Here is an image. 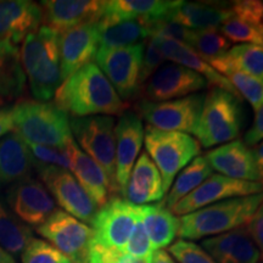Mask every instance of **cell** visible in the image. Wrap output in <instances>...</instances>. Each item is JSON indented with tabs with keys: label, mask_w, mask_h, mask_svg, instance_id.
Wrapping results in <instances>:
<instances>
[{
	"label": "cell",
	"mask_w": 263,
	"mask_h": 263,
	"mask_svg": "<svg viewBox=\"0 0 263 263\" xmlns=\"http://www.w3.org/2000/svg\"><path fill=\"white\" fill-rule=\"evenodd\" d=\"M41 5L29 0H0V39L18 45L41 28Z\"/></svg>",
	"instance_id": "ffe728a7"
},
{
	"label": "cell",
	"mask_w": 263,
	"mask_h": 263,
	"mask_svg": "<svg viewBox=\"0 0 263 263\" xmlns=\"http://www.w3.org/2000/svg\"><path fill=\"white\" fill-rule=\"evenodd\" d=\"M168 251L178 263H217L201 246L189 240H177Z\"/></svg>",
	"instance_id": "ab89813d"
},
{
	"label": "cell",
	"mask_w": 263,
	"mask_h": 263,
	"mask_svg": "<svg viewBox=\"0 0 263 263\" xmlns=\"http://www.w3.org/2000/svg\"><path fill=\"white\" fill-rule=\"evenodd\" d=\"M70 126L77 145L101 167L115 194H120L116 182L115 118L112 116L72 117Z\"/></svg>",
	"instance_id": "52a82bcc"
},
{
	"label": "cell",
	"mask_w": 263,
	"mask_h": 263,
	"mask_svg": "<svg viewBox=\"0 0 263 263\" xmlns=\"http://www.w3.org/2000/svg\"><path fill=\"white\" fill-rule=\"evenodd\" d=\"M218 73H245L263 81V48L252 44H240L230 48L222 57L210 60Z\"/></svg>",
	"instance_id": "f546056e"
},
{
	"label": "cell",
	"mask_w": 263,
	"mask_h": 263,
	"mask_svg": "<svg viewBox=\"0 0 263 263\" xmlns=\"http://www.w3.org/2000/svg\"><path fill=\"white\" fill-rule=\"evenodd\" d=\"M262 34H263V27H262ZM262 48H263V45H262Z\"/></svg>",
	"instance_id": "816d5d0a"
},
{
	"label": "cell",
	"mask_w": 263,
	"mask_h": 263,
	"mask_svg": "<svg viewBox=\"0 0 263 263\" xmlns=\"http://www.w3.org/2000/svg\"><path fill=\"white\" fill-rule=\"evenodd\" d=\"M98 22L85 24L59 33V54L62 82L95 60L99 50Z\"/></svg>",
	"instance_id": "2e32d148"
},
{
	"label": "cell",
	"mask_w": 263,
	"mask_h": 263,
	"mask_svg": "<svg viewBox=\"0 0 263 263\" xmlns=\"http://www.w3.org/2000/svg\"><path fill=\"white\" fill-rule=\"evenodd\" d=\"M252 154H254L256 164H257L259 174H261V184L263 185V140L254 146Z\"/></svg>",
	"instance_id": "7dc6e473"
},
{
	"label": "cell",
	"mask_w": 263,
	"mask_h": 263,
	"mask_svg": "<svg viewBox=\"0 0 263 263\" xmlns=\"http://www.w3.org/2000/svg\"><path fill=\"white\" fill-rule=\"evenodd\" d=\"M221 33L230 43H250L252 45H263L261 26L254 25L246 20L233 15L221 26Z\"/></svg>",
	"instance_id": "e575fe53"
},
{
	"label": "cell",
	"mask_w": 263,
	"mask_h": 263,
	"mask_svg": "<svg viewBox=\"0 0 263 263\" xmlns=\"http://www.w3.org/2000/svg\"><path fill=\"white\" fill-rule=\"evenodd\" d=\"M262 202L263 193L234 197L202 207L180 217L178 236L190 241L246 227Z\"/></svg>",
	"instance_id": "3957f363"
},
{
	"label": "cell",
	"mask_w": 263,
	"mask_h": 263,
	"mask_svg": "<svg viewBox=\"0 0 263 263\" xmlns=\"http://www.w3.org/2000/svg\"><path fill=\"white\" fill-rule=\"evenodd\" d=\"M37 233L73 263H87L94 240L91 227L58 210L39 226Z\"/></svg>",
	"instance_id": "8fae6325"
},
{
	"label": "cell",
	"mask_w": 263,
	"mask_h": 263,
	"mask_svg": "<svg viewBox=\"0 0 263 263\" xmlns=\"http://www.w3.org/2000/svg\"><path fill=\"white\" fill-rule=\"evenodd\" d=\"M146 49L144 51L143 60H141V68H140V85L143 87L145 82L159 70L161 66L163 65L164 59L162 51L157 45V43L153 37L149 38V42L146 43Z\"/></svg>",
	"instance_id": "b9f144b4"
},
{
	"label": "cell",
	"mask_w": 263,
	"mask_h": 263,
	"mask_svg": "<svg viewBox=\"0 0 263 263\" xmlns=\"http://www.w3.org/2000/svg\"><path fill=\"white\" fill-rule=\"evenodd\" d=\"M145 44L120 49L99 48L95 55V64L124 101L140 93V68Z\"/></svg>",
	"instance_id": "30bf717a"
},
{
	"label": "cell",
	"mask_w": 263,
	"mask_h": 263,
	"mask_svg": "<svg viewBox=\"0 0 263 263\" xmlns=\"http://www.w3.org/2000/svg\"><path fill=\"white\" fill-rule=\"evenodd\" d=\"M246 228H248L251 238L254 239L255 244L257 245L259 254H261V259L263 261V202L258 207V210L256 211Z\"/></svg>",
	"instance_id": "f6af8a7d"
},
{
	"label": "cell",
	"mask_w": 263,
	"mask_h": 263,
	"mask_svg": "<svg viewBox=\"0 0 263 263\" xmlns=\"http://www.w3.org/2000/svg\"><path fill=\"white\" fill-rule=\"evenodd\" d=\"M140 219V206L134 205L122 196H111L98 210L91 222L93 241L106 249L123 252Z\"/></svg>",
	"instance_id": "ba28073f"
},
{
	"label": "cell",
	"mask_w": 263,
	"mask_h": 263,
	"mask_svg": "<svg viewBox=\"0 0 263 263\" xmlns=\"http://www.w3.org/2000/svg\"><path fill=\"white\" fill-rule=\"evenodd\" d=\"M201 248L217 263H258L261 254L246 227L211 236Z\"/></svg>",
	"instance_id": "44dd1931"
},
{
	"label": "cell",
	"mask_w": 263,
	"mask_h": 263,
	"mask_svg": "<svg viewBox=\"0 0 263 263\" xmlns=\"http://www.w3.org/2000/svg\"><path fill=\"white\" fill-rule=\"evenodd\" d=\"M33 239V233L12 213L0 195V246L11 256H21Z\"/></svg>",
	"instance_id": "d6a6232c"
},
{
	"label": "cell",
	"mask_w": 263,
	"mask_h": 263,
	"mask_svg": "<svg viewBox=\"0 0 263 263\" xmlns=\"http://www.w3.org/2000/svg\"><path fill=\"white\" fill-rule=\"evenodd\" d=\"M153 38L156 41L164 59H168V60L176 62L177 65L184 66V67L196 72V73L202 76L209 84H212L215 88L228 91V93L233 94L240 100H242L238 91L234 89V87L228 81V78L218 73L209 62L200 58L192 48L186 47L185 44H182V43L177 41H173V39L162 37Z\"/></svg>",
	"instance_id": "d4e9b609"
},
{
	"label": "cell",
	"mask_w": 263,
	"mask_h": 263,
	"mask_svg": "<svg viewBox=\"0 0 263 263\" xmlns=\"http://www.w3.org/2000/svg\"><path fill=\"white\" fill-rule=\"evenodd\" d=\"M144 144L162 177L164 194L168 193L177 174L201 151L200 143L190 134L160 130L151 126L144 128Z\"/></svg>",
	"instance_id": "8992f818"
},
{
	"label": "cell",
	"mask_w": 263,
	"mask_h": 263,
	"mask_svg": "<svg viewBox=\"0 0 263 263\" xmlns=\"http://www.w3.org/2000/svg\"><path fill=\"white\" fill-rule=\"evenodd\" d=\"M33 159L27 144L14 132L0 139V189L32 176Z\"/></svg>",
	"instance_id": "484cf974"
},
{
	"label": "cell",
	"mask_w": 263,
	"mask_h": 263,
	"mask_svg": "<svg viewBox=\"0 0 263 263\" xmlns=\"http://www.w3.org/2000/svg\"><path fill=\"white\" fill-rule=\"evenodd\" d=\"M153 245L149 236L146 234V230L144 228L141 219L137 223L136 228L133 230L129 241L127 242L124 248V254L130 259H151L154 254Z\"/></svg>",
	"instance_id": "60d3db41"
},
{
	"label": "cell",
	"mask_w": 263,
	"mask_h": 263,
	"mask_svg": "<svg viewBox=\"0 0 263 263\" xmlns=\"http://www.w3.org/2000/svg\"><path fill=\"white\" fill-rule=\"evenodd\" d=\"M179 4L178 0H110L105 2L103 16L98 22L107 25L128 20H159L170 16Z\"/></svg>",
	"instance_id": "cb8c5ba5"
},
{
	"label": "cell",
	"mask_w": 263,
	"mask_h": 263,
	"mask_svg": "<svg viewBox=\"0 0 263 263\" xmlns=\"http://www.w3.org/2000/svg\"><path fill=\"white\" fill-rule=\"evenodd\" d=\"M189 48L209 62L226 54L230 49V42L218 31H195Z\"/></svg>",
	"instance_id": "836d02e7"
},
{
	"label": "cell",
	"mask_w": 263,
	"mask_h": 263,
	"mask_svg": "<svg viewBox=\"0 0 263 263\" xmlns=\"http://www.w3.org/2000/svg\"><path fill=\"white\" fill-rule=\"evenodd\" d=\"M0 263H16L14 256L6 252L2 246H0Z\"/></svg>",
	"instance_id": "681fc988"
},
{
	"label": "cell",
	"mask_w": 263,
	"mask_h": 263,
	"mask_svg": "<svg viewBox=\"0 0 263 263\" xmlns=\"http://www.w3.org/2000/svg\"><path fill=\"white\" fill-rule=\"evenodd\" d=\"M12 128V106L0 107V139L6 134L11 133Z\"/></svg>",
	"instance_id": "bcb514c9"
},
{
	"label": "cell",
	"mask_w": 263,
	"mask_h": 263,
	"mask_svg": "<svg viewBox=\"0 0 263 263\" xmlns=\"http://www.w3.org/2000/svg\"><path fill=\"white\" fill-rule=\"evenodd\" d=\"M5 201L20 221L35 228L58 211L55 200L44 184L32 176L9 186L5 192Z\"/></svg>",
	"instance_id": "4fadbf2b"
},
{
	"label": "cell",
	"mask_w": 263,
	"mask_h": 263,
	"mask_svg": "<svg viewBox=\"0 0 263 263\" xmlns=\"http://www.w3.org/2000/svg\"><path fill=\"white\" fill-rule=\"evenodd\" d=\"M151 263H177L170 252L164 251V250H156L154 251L153 257H151Z\"/></svg>",
	"instance_id": "c3c4849f"
},
{
	"label": "cell",
	"mask_w": 263,
	"mask_h": 263,
	"mask_svg": "<svg viewBox=\"0 0 263 263\" xmlns=\"http://www.w3.org/2000/svg\"><path fill=\"white\" fill-rule=\"evenodd\" d=\"M129 263H151V259H130Z\"/></svg>",
	"instance_id": "f907efd6"
},
{
	"label": "cell",
	"mask_w": 263,
	"mask_h": 263,
	"mask_svg": "<svg viewBox=\"0 0 263 263\" xmlns=\"http://www.w3.org/2000/svg\"><path fill=\"white\" fill-rule=\"evenodd\" d=\"M101 49H120L145 43L150 38L146 22L143 20H128L115 24L98 22Z\"/></svg>",
	"instance_id": "4dcf8cb0"
},
{
	"label": "cell",
	"mask_w": 263,
	"mask_h": 263,
	"mask_svg": "<svg viewBox=\"0 0 263 263\" xmlns=\"http://www.w3.org/2000/svg\"><path fill=\"white\" fill-rule=\"evenodd\" d=\"M21 263H73L62 252L42 239L33 238L21 254Z\"/></svg>",
	"instance_id": "8d00e7d4"
},
{
	"label": "cell",
	"mask_w": 263,
	"mask_h": 263,
	"mask_svg": "<svg viewBox=\"0 0 263 263\" xmlns=\"http://www.w3.org/2000/svg\"><path fill=\"white\" fill-rule=\"evenodd\" d=\"M205 100L203 94L167 101H149L141 99L136 105L137 114L146 121L147 126L167 132L193 133L199 122Z\"/></svg>",
	"instance_id": "9c48e42d"
},
{
	"label": "cell",
	"mask_w": 263,
	"mask_h": 263,
	"mask_svg": "<svg viewBox=\"0 0 263 263\" xmlns=\"http://www.w3.org/2000/svg\"><path fill=\"white\" fill-rule=\"evenodd\" d=\"M141 222L154 250H163L178 235L179 218L167 209L163 200L151 205L140 206Z\"/></svg>",
	"instance_id": "f1b7e54d"
},
{
	"label": "cell",
	"mask_w": 263,
	"mask_h": 263,
	"mask_svg": "<svg viewBox=\"0 0 263 263\" xmlns=\"http://www.w3.org/2000/svg\"><path fill=\"white\" fill-rule=\"evenodd\" d=\"M39 179L66 213L83 223L93 222L99 207L68 170L57 166H34Z\"/></svg>",
	"instance_id": "7c38bea8"
},
{
	"label": "cell",
	"mask_w": 263,
	"mask_h": 263,
	"mask_svg": "<svg viewBox=\"0 0 263 263\" xmlns=\"http://www.w3.org/2000/svg\"><path fill=\"white\" fill-rule=\"evenodd\" d=\"M66 150L70 157V172L73 174L95 205L100 209L115 194L106 174L93 159H90L77 145L73 138L67 143Z\"/></svg>",
	"instance_id": "7402d4cb"
},
{
	"label": "cell",
	"mask_w": 263,
	"mask_h": 263,
	"mask_svg": "<svg viewBox=\"0 0 263 263\" xmlns=\"http://www.w3.org/2000/svg\"><path fill=\"white\" fill-rule=\"evenodd\" d=\"M263 140V105L255 111V118L251 127L246 132L244 143L248 146H255Z\"/></svg>",
	"instance_id": "ee69618b"
},
{
	"label": "cell",
	"mask_w": 263,
	"mask_h": 263,
	"mask_svg": "<svg viewBox=\"0 0 263 263\" xmlns=\"http://www.w3.org/2000/svg\"><path fill=\"white\" fill-rule=\"evenodd\" d=\"M54 98V104L72 117L121 116L129 107L95 62L62 82Z\"/></svg>",
	"instance_id": "6da1fadb"
},
{
	"label": "cell",
	"mask_w": 263,
	"mask_h": 263,
	"mask_svg": "<svg viewBox=\"0 0 263 263\" xmlns=\"http://www.w3.org/2000/svg\"><path fill=\"white\" fill-rule=\"evenodd\" d=\"M145 22L147 29H149L150 37L173 39V41L185 44L186 47H190L194 35H195V31L184 27L178 22H174L173 20L170 18V16Z\"/></svg>",
	"instance_id": "d590c367"
},
{
	"label": "cell",
	"mask_w": 263,
	"mask_h": 263,
	"mask_svg": "<svg viewBox=\"0 0 263 263\" xmlns=\"http://www.w3.org/2000/svg\"><path fill=\"white\" fill-rule=\"evenodd\" d=\"M164 195L162 177L146 153L137 159L128 178L123 197L137 206L159 202Z\"/></svg>",
	"instance_id": "603a6c76"
},
{
	"label": "cell",
	"mask_w": 263,
	"mask_h": 263,
	"mask_svg": "<svg viewBox=\"0 0 263 263\" xmlns=\"http://www.w3.org/2000/svg\"><path fill=\"white\" fill-rule=\"evenodd\" d=\"M33 159V166H57L70 170V157L65 147H55L38 144H27Z\"/></svg>",
	"instance_id": "f35d334b"
},
{
	"label": "cell",
	"mask_w": 263,
	"mask_h": 263,
	"mask_svg": "<svg viewBox=\"0 0 263 263\" xmlns=\"http://www.w3.org/2000/svg\"><path fill=\"white\" fill-rule=\"evenodd\" d=\"M43 22L58 33L101 18L105 2L99 0H45L41 4Z\"/></svg>",
	"instance_id": "ac0fdd59"
},
{
	"label": "cell",
	"mask_w": 263,
	"mask_h": 263,
	"mask_svg": "<svg viewBox=\"0 0 263 263\" xmlns=\"http://www.w3.org/2000/svg\"><path fill=\"white\" fill-rule=\"evenodd\" d=\"M27 80L20 59V49L5 39H0V105L22 100Z\"/></svg>",
	"instance_id": "83f0119b"
},
{
	"label": "cell",
	"mask_w": 263,
	"mask_h": 263,
	"mask_svg": "<svg viewBox=\"0 0 263 263\" xmlns=\"http://www.w3.org/2000/svg\"><path fill=\"white\" fill-rule=\"evenodd\" d=\"M20 59L33 98L48 103L62 83L59 33L41 26L22 42Z\"/></svg>",
	"instance_id": "7a4b0ae2"
},
{
	"label": "cell",
	"mask_w": 263,
	"mask_h": 263,
	"mask_svg": "<svg viewBox=\"0 0 263 263\" xmlns=\"http://www.w3.org/2000/svg\"><path fill=\"white\" fill-rule=\"evenodd\" d=\"M207 87V81L196 72L177 64H163L140 88L139 94L149 101H167L189 97Z\"/></svg>",
	"instance_id": "9a60e30c"
},
{
	"label": "cell",
	"mask_w": 263,
	"mask_h": 263,
	"mask_svg": "<svg viewBox=\"0 0 263 263\" xmlns=\"http://www.w3.org/2000/svg\"><path fill=\"white\" fill-rule=\"evenodd\" d=\"M12 123L26 144L65 147L73 138L68 115L52 103L22 99L12 106Z\"/></svg>",
	"instance_id": "277c9868"
},
{
	"label": "cell",
	"mask_w": 263,
	"mask_h": 263,
	"mask_svg": "<svg viewBox=\"0 0 263 263\" xmlns=\"http://www.w3.org/2000/svg\"><path fill=\"white\" fill-rule=\"evenodd\" d=\"M232 16L230 3L180 2L170 18L193 31H217Z\"/></svg>",
	"instance_id": "4316f807"
},
{
	"label": "cell",
	"mask_w": 263,
	"mask_h": 263,
	"mask_svg": "<svg viewBox=\"0 0 263 263\" xmlns=\"http://www.w3.org/2000/svg\"><path fill=\"white\" fill-rule=\"evenodd\" d=\"M261 193H263L261 183L232 179L216 173L211 174L201 185L177 202L171 211L176 216H185L216 202Z\"/></svg>",
	"instance_id": "5bb4252c"
},
{
	"label": "cell",
	"mask_w": 263,
	"mask_h": 263,
	"mask_svg": "<svg viewBox=\"0 0 263 263\" xmlns=\"http://www.w3.org/2000/svg\"><path fill=\"white\" fill-rule=\"evenodd\" d=\"M242 127L241 100L228 91L212 88L205 95L194 136L203 147L236 140Z\"/></svg>",
	"instance_id": "5b68a950"
},
{
	"label": "cell",
	"mask_w": 263,
	"mask_h": 263,
	"mask_svg": "<svg viewBox=\"0 0 263 263\" xmlns=\"http://www.w3.org/2000/svg\"><path fill=\"white\" fill-rule=\"evenodd\" d=\"M87 263H129V257L124 252L106 249L93 241Z\"/></svg>",
	"instance_id": "7bdbcfd3"
},
{
	"label": "cell",
	"mask_w": 263,
	"mask_h": 263,
	"mask_svg": "<svg viewBox=\"0 0 263 263\" xmlns=\"http://www.w3.org/2000/svg\"><path fill=\"white\" fill-rule=\"evenodd\" d=\"M212 174V168L205 156H197L174 178L166 199L163 200L167 209H172L177 202L194 192Z\"/></svg>",
	"instance_id": "1f68e13d"
},
{
	"label": "cell",
	"mask_w": 263,
	"mask_h": 263,
	"mask_svg": "<svg viewBox=\"0 0 263 263\" xmlns=\"http://www.w3.org/2000/svg\"><path fill=\"white\" fill-rule=\"evenodd\" d=\"M238 91L240 98L245 99L256 111L263 105V81L245 73H229L226 76Z\"/></svg>",
	"instance_id": "74e56055"
},
{
	"label": "cell",
	"mask_w": 263,
	"mask_h": 263,
	"mask_svg": "<svg viewBox=\"0 0 263 263\" xmlns=\"http://www.w3.org/2000/svg\"><path fill=\"white\" fill-rule=\"evenodd\" d=\"M205 159L211 168L217 171L221 176L232 179L261 183V174L256 164L254 154L244 141L233 140L223 144L209 151Z\"/></svg>",
	"instance_id": "d6986e66"
},
{
	"label": "cell",
	"mask_w": 263,
	"mask_h": 263,
	"mask_svg": "<svg viewBox=\"0 0 263 263\" xmlns=\"http://www.w3.org/2000/svg\"><path fill=\"white\" fill-rule=\"evenodd\" d=\"M116 136V182L123 197L128 178L144 143V126L139 115L126 111L115 127Z\"/></svg>",
	"instance_id": "e0dca14e"
}]
</instances>
